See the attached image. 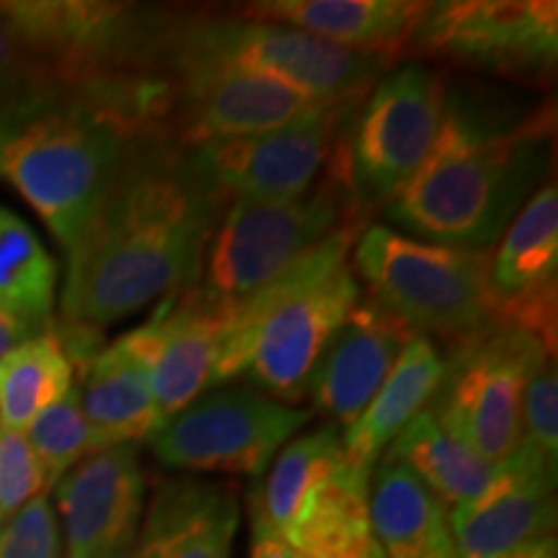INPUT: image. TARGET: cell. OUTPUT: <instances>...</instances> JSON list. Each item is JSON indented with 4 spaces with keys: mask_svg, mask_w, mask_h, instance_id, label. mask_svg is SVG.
<instances>
[{
    "mask_svg": "<svg viewBox=\"0 0 558 558\" xmlns=\"http://www.w3.org/2000/svg\"><path fill=\"white\" fill-rule=\"evenodd\" d=\"M550 140L548 104L522 107L486 90H448L435 145L388 202L386 218L418 241L488 251L543 186Z\"/></svg>",
    "mask_w": 558,
    "mask_h": 558,
    "instance_id": "obj_3",
    "label": "cell"
},
{
    "mask_svg": "<svg viewBox=\"0 0 558 558\" xmlns=\"http://www.w3.org/2000/svg\"><path fill=\"white\" fill-rule=\"evenodd\" d=\"M58 264L16 213L0 205V311L34 329H52Z\"/></svg>",
    "mask_w": 558,
    "mask_h": 558,
    "instance_id": "obj_27",
    "label": "cell"
},
{
    "mask_svg": "<svg viewBox=\"0 0 558 558\" xmlns=\"http://www.w3.org/2000/svg\"><path fill=\"white\" fill-rule=\"evenodd\" d=\"M488 254L492 320L527 331L556 352L558 192L543 184Z\"/></svg>",
    "mask_w": 558,
    "mask_h": 558,
    "instance_id": "obj_15",
    "label": "cell"
},
{
    "mask_svg": "<svg viewBox=\"0 0 558 558\" xmlns=\"http://www.w3.org/2000/svg\"><path fill=\"white\" fill-rule=\"evenodd\" d=\"M169 107L160 75L29 90L0 109V179L37 209L68 254L140 145L169 137Z\"/></svg>",
    "mask_w": 558,
    "mask_h": 558,
    "instance_id": "obj_2",
    "label": "cell"
},
{
    "mask_svg": "<svg viewBox=\"0 0 558 558\" xmlns=\"http://www.w3.org/2000/svg\"><path fill=\"white\" fill-rule=\"evenodd\" d=\"M414 337L378 300L360 295L318 362L308 390L313 407L339 429L352 427Z\"/></svg>",
    "mask_w": 558,
    "mask_h": 558,
    "instance_id": "obj_17",
    "label": "cell"
},
{
    "mask_svg": "<svg viewBox=\"0 0 558 558\" xmlns=\"http://www.w3.org/2000/svg\"><path fill=\"white\" fill-rule=\"evenodd\" d=\"M75 383L81 409L104 442L137 445L160 427L153 390V329L145 320L83 362Z\"/></svg>",
    "mask_w": 558,
    "mask_h": 558,
    "instance_id": "obj_19",
    "label": "cell"
},
{
    "mask_svg": "<svg viewBox=\"0 0 558 558\" xmlns=\"http://www.w3.org/2000/svg\"><path fill=\"white\" fill-rule=\"evenodd\" d=\"M411 45L458 65L546 78L558 60V5L538 0L429 3Z\"/></svg>",
    "mask_w": 558,
    "mask_h": 558,
    "instance_id": "obj_12",
    "label": "cell"
},
{
    "mask_svg": "<svg viewBox=\"0 0 558 558\" xmlns=\"http://www.w3.org/2000/svg\"><path fill=\"white\" fill-rule=\"evenodd\" d=\"M556 527V465L533 445L494 469L476 499L450 509L458 558H512Z\"/></svg>",
    "mask_w": 558,
    "mask_h": 558,
    "instance_id": "obj_16",
    "label": "cell"
},
{
    "mask_svg": "<svg viewBox=\"0 0 558 558\" xmlns=\"http://www.w3.org/2000/svg\"><path fill=\"white\" fill-rule=\"evenodd\" d=\"M41 86H52L50 73L19 0L0 3V109Z\"/></svg>",
    "mask_w": 558,
    "mask_h": 558,
    "instance_id": "obj_30",
    "label": "cell"
},
{
    "mask_svg": "<svg viewBox=\"0 0 558 558\" xmlns=\"http://www.w3.org/2000/svg\"><path fill=\"white\" fill-rule=\"evenodd\" d=\"M166 81L171 90L169 135L181 148L264 135L324 109H341L313 101L279 81L226 68L179 70Z\"/></svg>",
    "mask_w": 558,
    "mask_h": 558,
    "instance_id": "obj_13",
    "label": "cell"
},
{
    "mask_svg": "<svg viewBox=\"0 0 558 558\" xmlns=\"http://www.w3.org/2000/svg\"><path fill=\"white\" fill-rule=\"evenodd\" d=\"M239 494L228 484L166 481L145 507L130 558H233Z\"/></svg>",
    "mask_w": 558,
    "mask_h": 558,
    "instance_id": "obj_20",
    "label": "cell"
},
{
    "mask_svg": "<svg viewBox=\"0 0 558 558\" xmlns=\"http://www.w3.org/2000/svg\"><path fill=\"white\" fill-rule=\"evenodd\" d=\"M349 256L369 298L416 333H435L452 347L492 320L488 251L439 246L367 222Z\"/></svg>",
    "mask_w": 558,
    "mask_h": 558,
    "instance_id": "obj_7",
    "label": "cell"
},
{
    "mask_svg": "<svg viewBox=\"0 0 558 558\" xmlns=\"http://www.w3.org/2000/svg\"><path fill=\"white\" fill-rule=\"evenodd\" d=\"M354 111L357 107L324 109L264 135L202 143L186 148V158L192 171L222 199H295L316 186Z\"/></svg>",
    "mask_w": 558,
    "mask_h": 558,
    "instance_id": "obj_11",
    "label": "cell"
},
{
    "mask_svg": "<svg viewBox=\"0 0 558 558\" xmlns=\"http://www.w3.org/2000/svg\"><path fill=\"white\" fill-rule=\"evenodd\" d=\"M311 418V409L275 401L251 386L220 388L160 424L145 442L166 469L262 478Z\"/></svg>",
    "mask_w": 558,
    "mask_h": 558,
    "instance_id": "obj_10",
    "label": "cell"
},
{
    "mask_svg": "<svg viewBox=\"0 0 558 558\" xmlns=\"http://www.w3.org/2000/svg\"><path fill=\"white\" fill-rule=\"evenodd\" d=\"M390 60L344 50L271 21L166 13L153 70L160 78L192 68L239 70L284 83L326 107L352 109L360 107Z\"/></svg>",
    "mask_w": 558,
    "mask_h": 558,
    "instance_id": "obj_5",
    "label": "cell"
},
{
    "mask_svg": "<svg viewBox=\"0 0 558 558\" xmlns=\"http://www.w3.org/2000/svg\"><path fill=\"white\" fill-rule=\"evenodd\" d=\"M73 373L54 326L11 349L0 360V427L26 432L41 411L75 386Z\"/></svg>",
    "mask_w": 558,
    "mask_h": 558,
    "instance_id": "obj_28",
    "label": "cell"
},
{
    "mask_svg": "<svg viewBox=\"0 0 558 558\" xmlns=\"http://www.w3.org/2000/svg\"><path fill=\"white\" fill-rule=\"evenodd\" d=\"M522 439L556 465L558 375L554 352H543L527 373L525 390H522Z\"/></svg>",
    "mask_w": 558,
    "mask_h": 558,
    "instance_id": "obj_31",
    "label": "cell"
},
{
    "mask_svg": "<svg viewBox=\"0 0 558 558\" xmlns=\"http://www.w3.org/2000/svg\"><path fill=\"white\" fill-rule=\"evenodd\" d=\"M354 209L365 207L352 192L341 137L326 171L303 197L230 202L207 243L194 288L220 303L254 295L329 239Z\"/></svg>",
    "mask_w": 558,
    "mask_h": 558,
    "instance_id": "obj_6",
    "label": "cell"
},
{
    "mask_svg": "<svg viewBox=\"0 0 558 558\" xmlns=\"http://www.w3.org/2000/svg\"><path fill=\"white\" fill-rule=\"evenodd\" d=\"M448 86L435 70L409 62L388 68L344 132L352 192L365 209L388 205L435 145Z\"/></svg>",
    "mask_w": 558,
    "mask_h": 558,
    "instance_id": "obj_9",
    "label": "cell"
},
{
    "mask_svg": "<svg viewBox=\"0 0 558 558\" xmlns=\"http://www.w3.org/2000/svg\"><path fill=\"white\" fill-rule=\"evenodd\" d=\"M367 507L373 538L386 558H458L448 507L403 465H375Z\"/></svg>",
    "mask_w": 558,
    "mask_h": 558,
    "instance_id": "obj_23",
    "label": "cell"
},
{
    "mask_svg": "<svg viewBox=\"0 0 558 558\" xmlns=\"http://www.w3.org/2000/svg\"><path fill=\"white\" fill-rule=\"evenodd\" d=\"M24 435L29 439L41 471H45L47 494L73 465H78L81 460L94 456V452L109 448L83 414L81 396L75 386L58 403L41 411L26 427Z\"/></svg>",
    "mask_w": 558,
    "mask_h": 558,
    "instance_id": "obj_29",
    "label": "cell"
},
{
    "mask_svg": "<svg viewBox=\"0 0 558 558\" xmlns=\"http://www.w3.org/2000/svg\"><path fill=\"white\" fill-rule=\"evenodd\" d=\"M367 484L347 460L308 492L282 541L300 558H362L375 546Z\"/></svg>",
    "mask_w": 558,
    "mask_h": 558,
    "instance_id": "obj_24",
    "label": "cell"
},
{
    "mask_svg": "<svg viewBox=\"0 0 558 558\" xmlns=\"http://www.w3.org/2000/svg\"><path fill=\"white\" fill-rule=\"evenodd\" d=\"M442 373V352L429 337L416 333L367 409L341 435V452H344L349 471L369 481L375 465L386 456L388 445L435 399Z\"/></svg>",
    "mask_w": 558,
    "mask_h": 558,
    "instance_id": "obj_22",
    "label": "cell"
},
{
    "mask_svg": "<svg viewBox=\"0 0 558 558\" xmlns=\"http://www.w3.org/2000/svg\"><path fill=\"white\" fill-rule=\"evenodd\" d=\"M512 558H558V548H556V538L550 535V538H543L538 543H533V546L522 548L518 556Z\"/></svg>",
    "mask_w": 558,
    "mask_h": 558,
    "instance_id": "obj_36",
    "label": "cell"
},
{
    "mask_svg": "<svg viewBox=\"0 0 558 558\" xmlns=\"http://www.w3.org/2000/svg\"><path fill=\"white\" fill-rule=\"evenodd\" d=\"M251 509V546H248V558H300L295 550H292L288 543H284L279 535L271 530L267 522L262 520V514Z\"/></svg>",
    "mask_w": 558,
    "mask_h": 558,
    "instance_id": "obj_34",
    "label": "cell"
},
{
    "mask_svg": "<svg viewBox=\"0 0 558 558\" xmlns=\"http://www.w3.org/2000/svg\"><path fill=\"white\" fill-rule=\"evenodd\" d=\"M62 558H130L145 514V471L137 445H111L54 484Z\"/></svg>",
    "mask_w": 558,
    "mask_h": 558,
    "instance_id": "obj_14",
    "label": "cell"
},
{
    "mask_svg": "<svg viewBox=\"0 0 558 558\" xmlns=\"http://www.w3.org/2000/svg\"><path fill=\"white\" fill-rule=\"evenodd\" d=\"M226 202L173 140L140 145L68 251L58 326L101 337L117 320L192 288Z\"/></svg>",
    "mask_w": 558,
    "mask_h": 558,
    "instance_id": "obj_1",
    "label": "cell"
},
{
    "mask_svg": "<svg viewBox=\"0 0 558 558\" xmlns=\"http://www.w3.org/2000/svg\"><path fill=\"white\" fill-rule=\"evenodd\" d=\"M362 558H386V556H383V550H380V546H378V543H375V546H373V548H369V550H367V554H365V556H362Z\"/></svg>",
    "mask_w": 558,
    "mask_h": 558,
    "instance_id": "obj_37",
    "label": "cell"
},
{
    "mask_svg": "<svg viewBox=\"0 0 558 558\" xmlns=\"http://www.w3.org/2000/svg\"><path fill=\"white\" fill-rule=\"evenodd\" d=\"M554 352L533 333L488 320L450 347L429 411L488 465L522 448V390L533 362ZM556 354V352H554Z\"/></svg>",
    "mask_w": 558,
    "mask_h": 558,
    "instance_id": "obj_8",
    "label": "cell"
},
{
    "mask_svg": "<svg viewBox=\"0 0 558 558\" xmlns=\"http://www.w3.org/2000/svg\"><path fill=\"white\" fill-rule=\"evenodd\" d=\"M367 215L354 209L329 239L277 279L228 303L215 388L246 375L251 388L290 407L308 396L326 347L362 295L349 254Z\"/></svg>",
    "mask_w": 558,
    "mask_h": 558,
    "instance_id": "obj_4",
    "label": "cell"
},
{
    "mask_svg": "<svg viewBox=\"0 0 558 558\" xmlns=\"http://www.w3.org/2000/svg\"><path fill=\"white\" fill-rule=\"evenodd\" d=\"M0 558H62L58 514L47 494L21 507L0 527Z\"/></svg>",
    "mask_w": 558,
    "mask_h": 558,
    "instance_id": "obj_33",
    "label": "cell"
},
{
    "mask_svg": "<svg viewBox=\"0 0 558 558\" xmlns=\"http://www.w3.org/2000/svg\"><path fill=\"white\" fill-rule=\"evenodd\" d=\"M341 463L344 452H341V429L337 424L329 422L300 437L295 435L271 460L259 488L248 494V507H254L282 538L311 488Z\"/></svg>",
    "mask_w": 558,
    "mask_h": 558,
    "instance_id": "obj_26",
    "label": "cell"
},
{
    "mask_svg": "<svg viewBox=\"0 0 558 558\" xmlns=\"http://www.w3.org/2000/svg\"><path fill=\"white\" fill-rule=\"evenodd\" d=\"M380 460L414 473L450 509L476 499L494 476V465L439 427L429 407L411 418Z\"/></svg>",
    "mask_w": 558,
    "mask_h": 558,
    "instance_id": "obj_25",
    "label": "cell"
},
{
    "mask_svg": "<svg viewBox=\"0 0 558 558\" xmlns=\"http://www.w3.org/2000/svg\"><path fill=\"white\" fill-rule=\"evenodd\" d=\"M429 3L418 0H262L243 19L292 26L344 50L393 58L411 45Z\"/></svg>",
    "mask_w": 558,
    "mask_h": 558,
    "instance_id": "obj_21",
    "label": "cell"
},
{
    "mask_svg": "<svg viewBox=\"0 0 558 558\" xmlns=\"http://www.w3.org/2000/svg\"><path fill=\"white\" fill-rule=\"evenodd\" d=\"M39 333H45V331L34 329V326L24 324V320L13 318V316H9V313L0 311V360H3L11 349L24 344V341H29L32 337H39Z\"/></svg>",
    "mask_w": 558,
    "mask_h": 558,
    "instance_id": "obj_35",
    "label": "cell"
},
{
    "mask_svg": "<svg viewBox=\"0 0 558 558\" xmlns=\"http://www.w3.org/2000/svg\"><path fill=\"white\" fill-rule=\"evenodd\" d=\"M148 324L153 329V390L163 424L215 388L228 303L202 295L192 284L166 298Z\"/></svg>",
    "mask_w": 558,
    "mask_h": 558,
    "instance_id": "obj_18",
    "label": "cell"
},
{
    "mask_svg": "<svg viewBox=\"0 0 558 558\" xmlns=\"http://www.w3.org/2000/svg\"><path fill=\"white\" fill-rule=\"evenodd\" d=\"M47 494L45 471L24 432L0 427V527L21 507Z\"/></svg>",
    "mask_w": 558,
    "mask_h": 558,
    "instance_id": "obj_32",
    "label": "cell"
}]
</instances>
